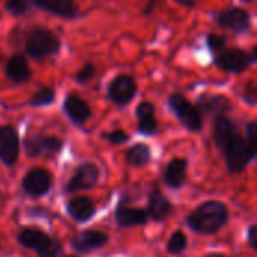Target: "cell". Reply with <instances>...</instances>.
I'll use <instances>...</instances> for the list:
<instances>
[{"mask_svg":"<svg viewBox=\"0 0 257 257\" xmlns=\"http://www.w3.org/2000/svg\"><path fill=\"white\" fill-rule=\"evenodd\" d=\"M227 208L220 202H206L200 205L187 220L188 226L200 233H215L227 221Z\"/></svg>","mask_w":257,"mask_h":257,"instance_id":"cell-1","label":"cell"},{"mask_svg":"<svg viewBox=\"0 0 257 257\" xmlns=\"http://www.w3.org/2000/svg\"><path fill=\"white\" fill-rule=\"evenodd\" d=\"M24 48L29 57L41 60L60 51V39L54 35V32L45 27H33L26 35Z\"/></svg>","mask_w":257,"mask_h":257,"instance_id":"cell-2","label":"cell"},{"mask_svg":"<svg viewBox=\"0 0 257 257\" xmlns=\"http://www.w3.org/2000/svg\"><path fill=\"white\" fill-rule=\"evenodd\" d=\"M223 152L226 155L229 170L236 173V172H241L254 158L256 146H253L247 139H244L242 136L236 133Z\"/></svg>","mask_w":257,"mask_h":257,"instance_id":"cell-3","label":"cell"},{"mask_svg":"<svg viewBox=\"0 0 257 257\" xmlns=\"http://www.w3.org/2000/svg\"><path fill=\"white\" fill-rule=\"evenodd\" d=\"M256 48L248 53L241 48H224L215 54V65L226 72L239 74L256 62Z\"/></svg>","mask_w":257,"mask_h":257,"instance_id":"cell-4","label":"cell"},{"mask_svg":"<svg viewBox=\"0 0 257 257\" xmlns=\"http://www.w3.org/2000/svg\"><path fill=\"white\" fill-rule=\"evenodd\" d=\"M169 105L185 128H188L190 131L202 130V113L185 96H182L181 93H172L169 96Z\"/></svg>","mask_w":257,"mask_h":257,"instance_id":"cell-5","label":"cell"},{"mask_svg":"<svg viewBox=\"0 0 257 257\" xmlns=\"http://www.w3.org/2000/svg\"><path fill=\"white\" fill-rule=\"evenodd\" d=\"M136 95H137V83L131 75L120 74L114 77L108 84V98L117 105H125L131 102Z\"/></svg>","mask_w":257,"mask_h":257,"instance_id":"cell-6","label":"cell"},{"mask_svg":"<svg viewBox=\"0 0 257 257\" xmlns=\"http://www.w3.org/2000/svg\"><path fill=\"white\" fill-rule=\"evenodd\" d=\"M217 23L235 33H247L251 29V15L244 8H229L217 15Z\"/></svg>","mask_w":257,"mask_h":257,"instance_id":"cell-7","label":"cell"},{"mask_svg":"<svg viewBox=\"0 0 257 257\" xmlns=\"http://www.w3.org/2000/svg\"><path fill=\"white\" fill-rule=\"evenodd\" d=\"M20 154V140L15 128L9 125L0 126V161L6 166H12Z\"/></svg>","mask_w":257,"mask_h":257,"instance_id":"cell-8","label":"cell"},{"mask_svg":"<svg viewBox=\"0 0 257 257\" xmlns=\"http://www.w3.org/2000/svg\"><path fill=\"white\" fill-rule=\"evenodd\" d=\"M24 148L27 155L39 157V155H53L62 149V142L57 137H45V136H32L24 142Z\"/></svg>","mask_w":257,"mask_h":257,"instance_id":"cell-9","label":"cell"},{"mask_svg":"<svg viewBox=\"0 0 257 257\" xmlns=\"http://www.w3.org/2000/svg\"><path fill=\"white\" fill-rule=\"evenodd\" d=\"M99 178V170L95 164H81L77 170L74 178L68 182L66 185V191L68 193H74L78 190H87L92 188Z\"/></svg>","mask_w":257,"mask_h":257,"instance_id":"cell-10","label":"cell"},{"mask_svg":"<svg viewBox=\"0 0 257 257\" xmlns=\"http://www.w3.org/2000/svg\"><path fill=\"white\" fill-rule=\"evenodd\" d=\"M51 187V175L44 169H33L26 173L23 179V188L30 196H42Z\"/></svg>","mask_w":257,"mask_h":257,"instance_id":"cell-11","label":"cell"},{"mask_svg":"<svg viewBox=\"0 0 257 257\" xmlns=\"http://www.w3.org/2000/svg\"><path fill=\"white\" fill-rule=\"evenodd\" d=\"M63 110L68 114V117L77 125H81L86 120H89V117L92 114L89 104L75 93H69L66 96V99L63 102Z\"/></svg>","mask_w":257,"mask_h":257,"instance_id":"cell-12","label":"cell"},{"mask_svg":"<svg viewBox=\"0 0 257 257\" xmlns=\"http://www.w3.org/2000/svg\"><path fill=\"white\" fill-rule=\"evenodd\" d=\"M5 74L14 83H24V81L30 80L32 69L27 63V59L23 54L17 53V54H12L9 57V60L6 62Z\"/></svg>","mask_w":257,"mask_h":257,"instance_id":"cell-13","label":"cell"},{"mask_svg":"<svg viewBox=\"0 0 257 257\" xmlns=\"http://www.w3.org/2000/svg\"><path fill=\"white\" fill-rule=\"evenodd\" d=\"M108 241V236L104 232H98V230H86L80 235H77L75 238H72L71 245L74 250L80 251V253H89L95 248H99L102 245H105V242Z\"/></svg>","mask_w":257,"mask_h":257,"instance_id":"cell-14","label":"cell"},{"mask_svg":"<svg viewBox=\"0 0 257 257\" xmlns=\"http://www.w3.org/2000/svg\"><path fill=\"white\" fill-rule=\"evenodd\" d=\"M38 8L60 18H75L78 11L74 0H32Z\"/></svg>","mask_w":257,"mask_h":257,"instance_id":"cell-15","label":"cell"},{"mask_svg":"<svg viewBox=\"0 0 257 257\" xmlns=\"http://www.w3.org/2000/svg\"><path fill=\"white\" fill-rule=\"evenodd\" d=\"M136 114L139 117V131L145 136H152L157 133L158 130V123H157V119H155V107L154 104L145 101V102H140L137 105V110H136Z\"/></svg>","mask_w":257,"mask_h":257,"instance_id":"cell-16","label":"cell"},{"mask_svg":"<svg viewBox=\"0 0 257 257\" xmlns=\"http://www.w3.org/2000/svg\"><path fill=\"white\" fill-rule=\"evenodd\" d=\"M172 211H173V206L163 196V193L157 188L152 190V193L149 194V202H148V212L151 218L155 221H163L172 214Z\"/></svg>","mask_w":257,"mask_h":257,"instance_id":"cell-17","label":"cell"},{"mask_svg":"<svg viewBox=\"0 0 257 257\" xmlns=\"http://www.w3.org/2000/svg\"><path fill=\"white\" fill-rule=\"evenodd\" d=\"M197 108L200 113L205 111V113L223 116L226 111L232 108V104L224 95H203L197 101Z\"/></svg>","mask_w":257,"mask_h":257,"instance_id":"cell-18","label":"cell"},{"mask_svg":"<svg viewBox=\"0 0 257 257\" xmlns=\"http://www.w3.org/2000/svg\"><path fill=\"white\" fill-rule=\"evenodd\" d=\"M187 167L188 163L184 158H175L169 163L164 172V181L172 188H179L187 179Z\"/></svg>","mask_w":257,"mask_h":257,"instance_id":"cell-19","label":"cell"},{"mask_svg":"<svg viewBox=\"0 0 257 257\" xmlns=\"http://www.w3.org/2000/svg\"><path fill=\"white\" fill-rule=\"evenodd\" d=\"M235 134H236V126L233 125V122L229 117H226L224 114L217 116V119H215V143L220 151H224L227 148V145L235 137Z\"/></svg>","mask_w":257,"mask_h":257,"instance_id":"cell-20","label":"cell"},{"mask_svg":"<svg viewBox=\"0 0 257 257\" xmlns=\"http://www.w3.org/2000/svg\"><path fill=\"white\" fill-rule=\"evenodd\" d=\"M68 212L75 221L83 223L92 218L95 214V205L89 197H75L68 203Z\"/></svg>","mask_w":257,"mask_h":257,"instance_id":"cell-21","label":"cell"},{"mask_svg":"<svg viewBox=\"0 0 257 257\" xmlns=\"http://www.w3.org/2000/svg\"><path fill=\"white\" fill-rule=\"evenodd\" d=\"M116 220L123 227H133V226L145 224L148 221V214L143 209L119 205L116 209Z\"/></svg>","mask_w":257,"mask_h":257,"instance_id":"cell-22","label":"cell"},{"mask_svg":"<svg viewBox=\"0 0 257 257\" xmlns=\"http://www.w3.org/2000/svg\"><path fill=\"white\" fill-rule=\"evenodd\" d=\"M18 241L21 245H24L26 248H32L35 251H39L48 241H50V236H47L42 230L39 229H35V227H27V229H23L20 233H18Z\"/></svg>","mask_w":257,"mask_h":257,"instance_id":"cell-23","label":"cell"},{"mask_svg":"<svg viewBox=\"0 0 257 257\" xmlns=\"http://www.w3.org/2000/svg\"><path fill=\"white\" fill-rule=\"evenodd\" d=\"M149 158H151V149L146 145H143V143L134 145L126 152V161L131 166L142 167V166H145V164L149 163Z\"/></svg>","mask_w":257,"mask_h":257,"instance_id":"cell-24","label":"cell"},{"mask_svg":"<svg viewBox=\"0 0 257 257\" xmlns=\"http://www.w3.org/2000/svg\"><path fill=\"white\" fill-rule=\"evenodd\" d=\"M56 99V92L51 87H41L39 90L35 92V95L30 98V105L33 107H45L53 104Z\"/></svg>","mask_w":257,"mask_h":257,"instance_id":"cell-25","label":"cell"},{"mask_svg":"<svg viewBox=\"0 0 257 257\" xmlns=\"http://www.w3.org/2000/svg\"><path fill=\"white\" fill-rule=\"evenodd\" d=\"M167 248L173 254H181L187 248V236H185V233H182L181 230L175 232L169 239Z\"/></svg>","mask_w":257,"mask_h":257,"instance_id":"cell-26","label":"cell"},{"mask_svg":"<svg viewBox=\"0 0 257 257\" xmlns=\"http://www.w3.org/2000/svg\"><path fill=\"white\" fill-rule=\"evenodd\" d=\"M5 11L8 14H11L12 17L26 15L29 11V0H6L5 2Z\"/></svg>","mask_w":257,"mask_h":257,"instance_id":"cell-27","label":"cell"},{"mask_svg":"<svg viewBox=\"0 0 257 257\" xmlns=\"http://www.w3.org/2000/svg\"><path fill=\"white\" fill-rule=\"evenodd\" d=\"M206 44L209 47V50L212 53H220L226 48V44H227V38L224 35H217V33H209L208 38H206Z\"/></svg>","mask_w":257,"mask_h":257,"instance_id":"cell-28","label":"cell"},{"mask_svg":"<svg viewBox=\"0 0 257 257\" xmlns=\"http://www.w3.org/2000/svg\"><path fill=\"white\" fill-rule=\"evenodd\" d=\"M36 253L39 257H59V254L62 253V245L59 241L50 238V241Z\"/></svg>","mask_w":257,"mask_h":257,"instance_id":"cell-29","label":"cell"},{"mask_svg":"<svg viewBox=\"0 0 257 257\" xmlns=\"http://www.w3.org/2000/svg\"><path fill=\"white\" fill-rule=\"evenodd\" d=\"M95 72H96L95 65L87 62V63H84V65L80 68V71L75 74V81H77V83H80V84H86L89 80H92V78H93Z\"/></svg>","mask_w":257,"mask_h":257,"instance_id":"cell-30","label":"cell"},{"mask_svg":"<svg viewBox=\"0 0 257 257\" xmlns=\"http://www.w3.org/2000/svg\"><path fill=\"white\" fill-rule=\"evenodd\" d=\"M105 139L110 142V143H113V145H122V143H125V142H128V134L125 133V131H122V130H116V131H111V133H107L105 134Z\"/></svg>","mask_w":257,"mask_h":257,"instance_id":"cell-31","label":"cell"},{"mask_svg":"<svg viewBox=\"0 0 257 257\" xmlns=\"http://www.w3.org/2000/svg\"><path fill=\"white\" fill-rule=\"evenodd\" d=\"M256 137H257L256 122H250V123L247 125V140H248L253 146H256Z\"/></svg>","mask_w":257,"mask_h":257,"instance_id":"cell-32","label":"cell"},{"mask_svg":"<svg viewBox=\"0 0 257 257\" xmlns=\"http://www.w3.org/2000/svg\"><path fill=\"white\" fill-rule=\"evenodd\" d=\"M248 242H250V245H251L253 248H256V247H257V229H256V226H251V227L248 229Z\"/></svg>","mask_w":257,"mask_h":257,"instance_id":"cell-33","label":"cell"},{"mask_svg":"<svg viewBox=\"0 0 257 257\" xmlns=\"http://www.w3.org/2000/svg\"><path fill=\"white\" fill-rule=\"evenodd\" d=\"M158 3H160V0H149V2H148V5H146V6H145V9H143V14H145V15L152 14Z\"/></svg>","mask_w":257,"mask_h":257,"instance_id":"cell-34","label":"cell"},{"mask_svg":"<svg viewBox=\"0 0 257 257\" xmlns=\"http://www.w3.org/2000/svg\"><path fill=\"white\" fill-rule=\"evenodd\" d=\"M173 2H176L178 5H181L187 9H193L197 6V0H173Z\"/></svg>","mask_w":257,"mask_h":257,"instance_id":"cell-35","label":"cell"},{"mask_svg":"<svg viewBox=\"0 0 257 257\" xmlns=\"http://www.w3.org/2000/svg\"><path fill=\"white\" fill-rule=\"evenodd\" d=\"M241 2H245V3H250V2H253V0H241Z\"/></svg>","mask_w":257,"mask_h":257,"instance_id":"cell-36","label":"cell"},{"mask_svg":"<svg viewBox=\"0 0 257 257\" xmlns=\"http://www.w3.org/2000/svg\"><path fill=\"white\" fill-rule=\"evenodd\" d=\"M208 257H223V256H218V254H212V256H208Z\"/></svg>","mask_w":257,"mask_h":257,"instance_id":"cell-37","label":"cell"},{"mask_svg":"<svg viewBox=\"0 0 257 257\" xmlns=\"http://www.w3.org/2000/svg\"><path fill=\"white\" fill-rule=\"evenodd\" d=\"M68 257H75V256H68Z\"/></svg>","mask_w":257,"mask_h":257,"instance_id":"cell-38","label":"cell"}]
</instances>
